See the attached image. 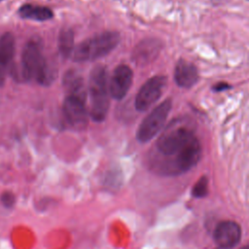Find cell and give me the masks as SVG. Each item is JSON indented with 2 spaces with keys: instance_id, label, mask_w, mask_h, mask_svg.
Wrapping results in <instances>:
<instances>
[{
  "instance_id": "obj_1",
  "label": "cell",
  "mask_w": 249,
  "mask_h": 249,
  "mask_svg": "<svg viewBox=\"0 0 249 249\" xmlns=\"http://www.w3.org/2000/svg\"><path fill=\"white\" fill-rule=\"evenodd\" d=\"M21 75L27 82L34 81L39 85H50L54 74L43 54L41 41L34 37L26 42L21 54Z\"/></svg>"
},
{
  "instance_id": "obj_2",
  "label": "cell",
  "mask_w": 249,
  "mask_h": 249,
  "mask_svg": "<svg viewBox=\"0 0 249 249\" xmlns=\"http://www.w3.org/2000/svg\"><path fill=\"white\" fill-rule=\"evenodd\" d=\"M89 116L94 122H103L109 110V89L107 69L104 65L92 68L89 78Z\"/></svg>"
},
{
  "instance_id": "obj_3",
  "label": "cell",
  "mask_w": 249,
  "mask_h": 249,
  "mask_svg": "<svg viewBox=\"0 0 249 249\" xmlns=\"http://www.w3.org/2000/svg\"><path fill=\"white\" fill-rule=\"evenodd\" d=\"M121 37L116 31H104L87 38L78 44L71 55L76 62L92 61L110 53L120 44Z\"/></svg>"
},
{
  "instance_id": "obj_4",
  "label": "cell",
  "mask_w": 249,
  "mask_h": 249,
  "mask_svg": "<svg viewBox=\"0 0 249 249\" xmlns=\"http://www.w3.org/2000/svg\"><path fill=\"white\" fill-rule=\"evenodd\" d=\"M195 137L194 128L185 120L172 122L156 142V151L160 159L177 155Z\"/></svg>"
},
{
  "instance_id": "obj_5",
  "label": "cell",
  "mask_w": 249,
  "mask_h": 249,
  "mask_svg": "<svg viewBox=\"0 0 249 249\" xmlns=\"http://www.w3.org/2000/svg\"><path fill=\"white\" fill-rule=\"evenodd\" d=\"M201 146L195 136L177 155L168 159L156 160L155 169L165 175L180 174L193 168L200 160Z\"/></svg>"
},
{
  "instance_id": "obj_6",
  "label": "cell",
  "mask_w": 249,
  "mask_h": 249,
  "mask_svg": "<svg viewBox=\"0 0 249 249\" xmlns=\"http://www.w3.org/2000/svg\"><path fill=\"white\" fill-rule=\"evenodd\" d=\"M171 100L165 99L155 107L141 122L136 132V138L141 143L152 140L163 127L171 110Z\"/></svg>"
},
{
  "instance_id": "obj_7",
  "label": "cell",
  "mask_w": 249,
  "mask_h": 249,
  "mask_svg": "<svg viewBox=\"0 0 249 249\" xmlns=\"http://www.w3.org/2000/svg\"><path fill=\"white\" fill-rule=\"evenodd\" d=\"M166 77L161 75L154 76L148 79L139 89L134 105L137 111L144 112L159 100L166 85Z\"/></svg>"
},
{
  "instance_id": "obj_8",
  "label": "cell",
  "mask_w": 249,
  "mask_h": 249,
  "mask_svg": "<svg viewBox=\"0 0 249 249\" xmlns=\"http://www.w3.org/2000/svg\"><path fill=\"white\" fill-rule=\"evenodd\" d=\"M63 115L67 123L76 129H83L88 124L86 98L66 94L63 101Z\"/></svg>"
},
{
  "instance_id": "obj_9",
  "label": "cell",
  "mask_w": 249,
  "mask_h": 249,
  "mask_svg": "<svg viewBox=\"0 0 249 249\" xmlns=\"http://www.w3.org/2000/svg\"><path fill=\"white\" fill-rule=\"evenodd\" d=\"M133 80V72L126 64L118 65L111 76L109 91L112 98L123 99L128 92Z\"/></svg>"
},
{
  "instance_id": "obj_10",
  "label": "cell",
  "mask_w": 249,
  "mask_h": 249,
  "mask_svg": "<svg viewBox=\"0 0 249 249\" xmlns=\"http://www.w3.org/2000/svg\"><path fill=\"white\" fill-rule=\"evenodd\" d=\"M241 238L240 226L231 220L220 222L214 231V240L218 247L231 249L236 246Z\"/></svg>"
},
{
  "instance_id": "obj_11",
  "label": "cell",
  "mask_w": 249,
  "mask_h": 249,
  "mask_svg": "<svg viewBox=\"0 0 249 249\" xmlns=\"http://www.w3.org/2000/svg\"><path fill=\"white\" fill-rule=\"evenodd\" d=\"M162 43L157 38H145L140 41L131 53V60L138 66H146L160 54Z\"/></svg>"
},
{
  "instance_id": "obj_12",
  "label": "cell",
  "mask_w": 249,
  "mask_h": 249,
  "mask_svg": "<svg viewBox=\"0 0 249 249\" xmlns=\"http://www.w3.org/2000/svg\"><path fill=\"white\" fill-rule=\"evenodd\" d=\"M15 37L5 32L0 37V88L4 86L15 55Z\"/></svg>"
},
{
  "instance_id": "obj_13",
  "label": "cell",
  "mask_w": 249,
  "mask_h": 249,
  "mask_svg": "<svg viewBox=\"0 0 249 249\" xmlns=\"http://www.w3.org/2000/svg\"><path fill=\"white\" fill-rule=\"evenodd\" d=\"M174 80L180 88H192L198 80V71L196 66L186 59H179L174 69Z\"/></svg>"
},
{
  "instance_id": "obj_14",
  "label": "cell",
  "mask_w": 249,
  "mask_h": 249,
  "mask_svg": "<svg viewBox=\"0 0 249 249\" xmlns=\"http://www.w3.org/2000/svg\"><path fill=\"white\" fill-rule=\"evenodd\" d=\"M18 14L21 18L36 21H46L53 17V13L50 8L30 3L21 5L18 10Z\"/></svg>"
},
{
  "instance_id": "obj_15",
  "label": "cell",
  "mask_w": 249,
  "mask_h": 249,
  "mask_svg": "<svg viewBox=\"0 0 249 249\" xmlns=\"http://www.w3.org/2000/svg\"><path fill=\"white\" fill-rule=\"evenodd\" d=\"M63 86L66 93L86 98V90L83 78L76 70H69L63 77Z\"/></svg>"
},
{
  "instance_id": "obj_16",
  "label": "cell",
  "mask_w": 249,
  "mask_h": 249,
  "mask_svg": "<svg viewBox=\"0 0 249 249\" xmlns=\"http://www.w3.org/2000/svg\"><path fill=\"white\" fill-rule=\"evenodd\" d=\"M58 51L59 53L67 58L72 55L74 51V33L71 28L64 27L60 30L58 35Z\"/></svg>"
},
{
  "instance_id": "obj_17",
  "label": "cell",
  "mask_w": 249,
  "mask_h": 249,
  "mask_svg": "<svg viewBox=\"0 0 249 249\" xmlns=\"http://www.w3.org/2000/svg\"><path fill=\"white\" fill-rule=\"evenodd\" d=\"M207 194H208V180L205 176H202L194 185L192 190V195L196 198H200V197H204Z\"/></svg>"
},
{
  "instance_id": "obj_18",
  "label": "cell",
  "mask_w": 249,
  "mask_h": 249,
  "mask_svg": "<svg viewBox=\"0 0 249 249\" xmlns=\"http://www.w3.org/2000/svg\"><path fill=\"white\" fill-rule=\"evenodd\" d=\"M15 201H16L15 196L12 193L5 192V193L2 194V196H1V202H2V204L4 206L10 208V207H12L15 204Z\"/></svg>"
},
{
  "instance_id": "obj_19",
  "label": "cell",
  "mask_w": 249,
  "mask_h": 249,
  "mask_svg": "<svg viewBox=\"0 0 249 249\" xmlns=\"http://www.w3.org/2000/svg\"><path fill=\"white\" fill-rule=\"evenodd\" d=\"M231 88V86L228 84V83H225V82H219L217 83L216 85H214L212 87V89L214 91H223V90H227Z\"/></svg>"
},
{
  "instance_id": "obj_20",
  "label": "cell",
  "mask_w": 249,
  "mask_h": 249,
  "mask_svg": "<svg viewBox=\"0 0 249 249\" xmlns=\"http://www.w3.org/2000/svg\"><path fill=\"white\" fill-rule=\"evenodd\" d=\"M241 249H249V246H244V247L241 248Z\"/></svg>"
},
{
  "instance_id": "obj_21",
  "label": "cell",
  "mask_w": 249,
  "mask_h": 249,
  "mask_svg": "<svg viewBox=\"0 0 249 249\" xmlns=\"http://www.w3.org/2000/svg\"><path fill=\"white\" fill-rule=\"evenodd\" d=\"M216 249H222V248H220V247H218V248H216Z\"/></svg>"
},
{
  "instance_id": "obj_22",
  "label": "cell",
  "mask_w": 249,
  "mask_h": 249,
  "mask_svg": "<svg viewBox=\"0 0 249 249\" xmlns=\"http://www.w3.org/2000/svg\"><path fill=\"white\" fill-rule=\"evenodd\" d=\"M1 1H3V0H0V2H1Z\"/></svg>"
}]
</instances>
